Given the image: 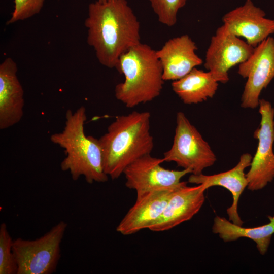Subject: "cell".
Instances as JSON below:
<instances>
[{"mask_svg": "<svg viewBox=\"0 0 274 274\" xmlns=\"http://www.w3.org/2000/svg\"><path fill=\"white\" fill-rule=\"evenodd\" d=\"M67 224L61 221L34 240L17 238L12 250L17 264V274H51L60 257V244Z\"/></svg>", "mask_w": 274, "mask_h": 274, "instance_id": "5", "label": "cell"}, {"mask_svg": "<svg viewBox=\"0 0 274 274\" xmlns=\"http://www.w3.org/2000/svg\"><path fill=\"white\" fill-rule=\"evenodd\" d=\"M238 74L247 78L242 95L241 107H258L262 90L274 78V38L269 37L254 48L250 57L239 64Z\"/></svg>", "mask_w": 274, "mask_h": 274, "instance_id": "9", "label": "cell"}, {"mask_svg": "<svg viewBox=\"0 0 274 274\" xmlns=\"http://www.w3.org/2000/svg\"><path fill=\"white\" fill-rule=\"evenodd\" d=\"M86 119L84 106L74 112L68 109L63 129L52 134L50 140L64 149L66 157L60 167L62 170L68 172L73 180L84 176L88 183H104L108 180V176L103 168L101 147L98 139L85 134Z\"/></svg>", "mask_w": 274, "mask_h": 274, "instance_id": "3", "label": "cell"}, {"mask_svg": "<svg viewBox=\"0 0 274 274\" xmlns=\"http://www.w3.org/2000/svg\"><path fill=\"white\" fill-rule=\"evenodd\" d=\"M254 50V47L223 24L211 39L204 66L217 82L225 84L229 79V70L247 60Z\"/></svg>", "mask_w": 274, "mask_h": 274, "instance_id": "8", "label": "cell"}, {"mask_svg": "<svg viewBox=\"0 0 274 274\" xmlns=\"http://www.w3.org/2000/svg\"><path fill=\"white\" fill-rule=\"evenodd\" d=\"M218 83L210 72L195 67L184 77L173 81L172 87L185 104L191 105L212 98L217 90Z\"/></svg>", "mask_w": 274, "mask_h": 274, "instance_id": "18", "label": "cell"}, {"mask_svg": "<svg viewBox=\"0 0 274 274\" xmlns=\"http://www.w3.org/2000/svg\"><path fill=\"white\" fill-rule=\"evenodd\" d=\"M206 190L203 184L190 187L186 182H182L173 191L159 218L148 229L167 231L190 220L202 207Z\"/></svg>", "mask_w": 274, "mask_h": 274, "instance_id": "11", "label": "cell"}, {"mask_svg": "<svg viewBox=\"0 0 274 274\" xmlns=\"http://www.w3.org/2000/svg\"><path fill=\"white\" fill-rule=\"evenodd\" d=\"M97 1H99V2H103V1H107V0H96Z\"/></svg>", "mask_w": 274, "mask_h": 274, "instance_id": "22", "label": "cell"}, {"mask_svg": "<svg viewBox=\"0 0 274 274\" xmlns=\"http://www.w3.org/2000/svg\"><path fill=\"white\" fill-rule=\"evenodd\" d=\"M45 1L14 0V9L7 24L24 20L39 14L44 6Z\"/></svg>", "mask_w": 274, "mask_h": 274, "instance_id": "21", "label": "cell"}, {"mask_svg": "<svg viewBox=\"0 0 274 274\" xmlns=\"http://www.w3.org/2000/svg\"><path fill=\"white\" fill-rule=\"evenodd\" d=\"M252 159L250 154L244 153L241 156L237 164L227 171L212 175L192 174L188 179L189 182L203 184L207 189L217 186L227 189L233 199L232 204L227 209L229 220L239 226H242L244 222L238 213V203L241 195L248 186L245 170L250 166Z\"/></svg>", "mask_w": 274, "mask_h": 274, "instance_id": "16", "label": "cell"}, {"mask_svg": "<svg viewBox=\"0 0 274 274\" xmlns=\"http://www.w3.org/2000/svg\"><path fill=\"white\" fill-rule=\"evenodd\" d=\"M16 62L10 57L0 64V129L18 123L23 116L24 90L17 75Z\"/></svg>", "mask_w": 274, "mask_h": 274, "instance_id": "15", "label": "cell"}, {"mask_svg": "<svg viewBox=\"0 0 274 274\" xmlns=\"http://www.w3.org/2000/svg\"><path fill=\"white\" fill-rule=\"evenodd\" d=\"M163 158L150 154L144 155L131 163L124 169L126 186L136 191V194L148 191L172 189L179 186L182 177L191 174L190 170L166 169L161 166Z\"/></svg>", "mask_w": 274, "mask_h": 274, "instance_id": "10", "label": "cell"}, {"mask_svg": "<svg viewBox=\"0 0 274 274\" xmlns=\"http://www.w3.org/2000/svg\"><path fill=\"white\" fill-rule=\"evenodd\" d=\"M164 162H174L178 166L198 175L212 166L217 158L210 146L184 113L176 116V127L172 146L164 153Z\"/></svg>", "mask_w": 274, "mask_h": 274, "instance_id": "6", "label": "cell"}, {"mask_svg": "<svg viewBox=\"0 0 274 274\" xmlns=\"http://www.w3.org/2000/svg\"><path fill=\"white\" fill-rule=\"evenodd\" d=\"M258 106L261 122L254 133L258 143L246 174L247 188L252 191L263 189L274 179V108L264 99L259 100Z\"/></svg>", "mask_w": 274, "mask_h": 274, "instance_id": "7", "label": "cell"}, {"mask_svg": "<svg viewBox=\"0 0 274 274\" xmlns=\"http://www.w3.org/2000/svg\"><path fill=\"white\" fill-rule=\"evenodd\" d=\"M13 242L7 225H0V274H17V264L14 255Z\"/></svg>", "mask_w": 274, "mask_h": 274, "instance_id": "20", "label": "cell"}, {"mask_svg": "<svg viewBox=\"0 0 274 274\" xmlns=\"http://www.w3.org/2000/svg\"><path fill=\"white\" fill-rule=\"evenodd\" d=\"M265 12L252 0L230 11L222 17L224 24L234 35L243 37L255 48L274 33V20L265 17Z\"/></svg>", "mask_w": 274, "mask_h": 274, "instance_id": "12", "label": "cell"}, {"mask_svg": "<svg viewBox=\"0 0 274 274\" xmlns=\"http://www.w3.org/2000/svg\"><path fill=\"white\" fill-rule=\"evenodd\" d=\"M148 1L158 21L164 25L172 27L177 23L178 11L189 0Z\"/></svg>", "mask_w": 274, "mask_h": 274, "instance_id": "19", "label": "cell"}, {"mask_svg": "<svg viewBox=\"0 0 274 274\" xmlns=\"http://www.w3.org/2000/svg\"><path fill=\"white\" fill-rule=\"evenodd\" d=\"M116 68L123 74V82L116 85L115 96L127 108L151 101L158 97L164 80L156 51L140 43L119 58Z\"/></svg>", "mask_w": 274, "mask_h": 274, "instance_id": "4", "label": "cell"}, {"mask_svg": "<svg viewBox=\"0 0 274 274\" xmlns=\"http://www.w3.org/2000/svg\"><path fill=\"white\" fill-rule=\"evenodd\" d=\"M149 112L133 111L118 116L99 139L105 173L112 180L138 158L150 154L154 147Z\"/></svg>", "mask_w": 274, "mask_h": 274, "instance_id": "2", "label": "cell"}, {"mask_svg": "<svg viewBox=\"0 0 274 274\" xmlns=\"http://www.w3.org/2000/svg\"><path fill=\"white\" fill-rule=\"evenodd\" d=\"M269 223L255 227H244L233 223L225 217L216 216L214 219L213 232L218 234L225 242L236 241L241 237L252 239L256 244L260 254L265 255L274 234V215L268 216Z\"/></svg>", "mask_w": 274, "mask_h": 274, "instance_id": "17", "label": "cell"}, {"mask_svg": "<svg viewBox=\"0 0 274 274\" xmlns=\"http://www.w3.org/2000/svg\"><path fill=\"white\" fill-rule=\"evenodd\" d=\"M195 43L188 35L172 38L165 42L156 55L160 62L164 81H176L202 64L196 53Z\"/></svg>", "mask_w": 274, "mask_h": 274, "instance_id": "14", "label": "cell"}, {"mask_svg": "<svg viewBox=\"0 0 274 274\" xmlns=\"http://www.w3.org/2000/svg\"><path fill=\"white\" fill-rule=\"evenodd\" d=\"M85 26L88 44L108 68H116L120 56L141 43L140 22L127 0L90 3Z\"/></svg>", "mask_w": 274, "mask_h": 274, "instance_id": "1", "label": "cell"}, {"mask_svg": "<svg viewBox=\"0 0 274 274\" xmlns=\"http://www.w3.org/2000/svg\"><path fill=\"white\" fill-rule=\"evenodd\" d=\"M176 188L136 194L135 203L120 222L116 231L128 235L148 229L159 218Z\"/></svg>", "mask_w": 274, "mask_h": 274, "instance_id": "13", "label": "cell"}]
</instances>
